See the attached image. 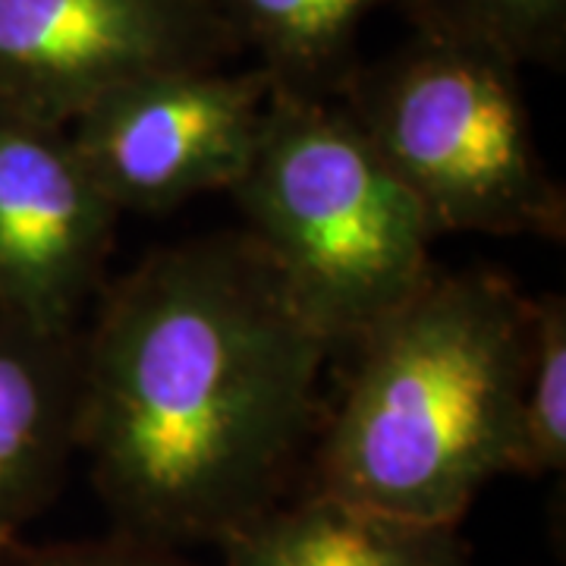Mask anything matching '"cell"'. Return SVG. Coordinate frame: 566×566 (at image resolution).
Instances as JSON below:
<instances>
[{"label":"cell","mask_w":566,"mask_h":566,"mask_svg":"<svg viewBox=\"0 0 566 566\" xmlns=\"http://www.w3.org/2000/svg\"><path fill=\"white\" fill-rule=\"evenodd\" d=\"M230 196L243 237L331 349L356 344L434 268L438 230L344 104L274 92Z\"/></svg>","instance_id":"obj_3"},{"label":"cell","mask_w":566,"mask_h":566,"mask_svg":"<svg viewBox=\"0 0 566 566\" xmlns=\"http://www.w3.org/2000/svg\"><path fill=\"white\" fill-rule=\"evenodd\" d=\"M344 107L438 233L560 240L566 202L538 151L520 63L424 32L359 66Z\"/></svg>","instance_id":"obj_4"},{"label":"cell","mask_w":566,"mask_h":566,"mask_svg":"<svg viewBox=\"0 0 566 566\" xmlns=\"http://www.w3.org/2000/svg\"><path fill=\"white\" fill-rule=\"evenodd\" d=\"M331 346L243 233L167 245L82 331L80 453L145 545L221 542L277 504Z\"/></svg>","instance_id":"obj_1"},{"label":"cell","mask_w":566,"mask_h":566,"mask_svg":"<svg viewBox=\"0 0 566 566\" xmlns=\"http://www.w3.org/2000/svg\"><path fill=\"white\" fill-rule=\"evenodd\" d=\"M223 566H469L453 526H419L315 491L221 538Z\"/></svg>","instance_id":"obj_9"},{"label":"cell","mask_w":566,"mask_h":566,"mask_svg":"<svg viewBox=\"0 0 566 566\" xmlns=\"http://www.w3.org/2000/svg\"><path fill=\"white\" fill-rule=\"evenodd\" d=\"M416 29L482 41L520 63L564 54L566 0H397Z\"/></svg>","instance_id":"obj_12"},{"label":"cell","mask_w":566,"mask_h":566,"mask_svg":"<svg viewBox=\"0 0 566 566\" xmlns=\"http://www.w3.org/2000/svg\"><path fill=\"white\" fill-rule=\"evenodd\" d=\"M117 218L70 126L0 104V318L51 334L82 331Z\"/></svg>","instance_id":"obj_7"},{"label":"cell","mask_w":566,"mask_h":566,"mask_svg":"<svg viewBox=\"0 0 566 566\" xmlns=\"http://www.w3.org/2000/svg\"><path fill=\"white\" fill-rule=\"evenodd\" d=\"M233 44L259 54L274 92L331 102L353 80L365 20L397 0H214Z\"/></svg>","instance_id":"obj_10"},{"label":"cell","mask_w":566,"mask_h":566,"mask_svg":"<svg viewBox=\"0 0 566 566\" xmlns=\"http://www.w3.org/2000/svg\"><path fill=\"white\" fill-rule=\"evenodd\" d=\"M566 465V300L545 293L532 300L520 444L513 475H551Z\"/></svg>","instance_id":"obj_11"},{"label":"cell","mask_w":566,"mask_h":566,"mask_svg":"<svg viewBox=\"0 0 566 566\" xmlns=\"http://www.w3.org/2000/svg\"><path fill=\"white\" fill-rule=\"evenodd\" d=\"M532 300L491 271H438L353 344L324 428L318 491L419 526H457L516 472Z\"/></svg>","instance_id":"obj_2"},{"label":"cell","mask_w":566,"mask_h":566,"mask_svg":"<svg viewBox=\"0 0 566 566\" xmlns=\"http://www.w3.org/2000/svg\"><path fill=\"white\" fill-rule=\"evenodd\" d=\"M82 331L0 318V545L57 494L80 453Z\"/></svg>","instance_id":"obj_8"},{"label":"cell","mask_w":566,"mask_h":566,"mask_svg":"<svg viewBox=\"0 0 566 566\" xmlns=\"http://www.w3.org/2000/svg\"><path fill=\"white\" fill-rule=\"evenodd\" d=\"M233 48L214 0H0V104L70 126L126 82Z\"/></svg>","instance_id":"obj_6"},{"label":"cell","mask_w":566,"mask_h":566,"mask_svg":"<svg viewBox=\"0 0 566 566\" xmlns=\"http://www.w3.org/2000/svg\"><path fill=\"white\" fill-rule=\"evenodd\" d=\"M271 98L259 66L170 70L102 95L70 123V136L120 214H155L230 192L252 161Z\"/></svg>","instance_id":"obj_5"},{"label":"cell","mask_w":566,"mask_h":566,"mask_svg":"<svg viewBox=\"0 0 566 566\" xmlns=\"http://www.w3.org/2000/svg\"><path fill=\"white\" fill-rule=\"evenodd\" d=\"M13 547H17V542H13V545H0V566H7L10 554H13Z\"/></svg>","instance_id":"obj_14"},{"label":"cell","mask_w":566,"mask_h":566,"mask_svg":"<svg viewBox=\"0 0 566 566\" xmlns=\"http://www.w3.org/2000/svg\"><path fill=\"white\" fill-rule=\"evenodd\" d=\"M7 566H186L174 557L161 554L158 545H102V547H54V551H35L25 554L13 547Z\"/></svg>","instance_id":"obj_13"}]
</instances>
